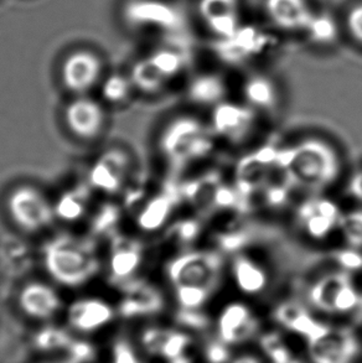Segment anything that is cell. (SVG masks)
Returning <instances> with one entry per match:
<instances>
[{
	"instance_id": "6da1fadb",
	"label": "cell",
	"mask_w": 362,
	"mask_h": 363,
	"mask_svg": "<svg viewBox=\"0 0 362 363\" xmlns=\"http://www.w3.org/2000/svg\"><path fill=\"white\" fill-rule=\"evenodd\" d=\"M227 275L225 255L214 247L175 253L167 265L179 309L204 310Z\"/></svg>"
},
{
	"instance_id": "7a4b0ae2",
	"label": "cell",
	"mask_w": 362,
	"mask_h": 363,
	"mask_svg": "<svg viewBox=\"0 0 362 363\" xmlns=\"http://www.w3.org/2000/svg\"><path fill=\"white\" fill-rule=\"evenodd\" d=\"M280 167L299 191L323 194L339 182L343 159L323 138L304 137L280 145Z\"/></svg>"
},
{
	"instance_id": "3957f363",
	"label": "cell",
	"mask_w": 362,
	"mask_h": 363,
	"mask_svg": "<svg viewBox=\"0 0 362 363\" xmlns=\"http://www.w3.org/2000/svg\"><path fill=\"white\" fill-rule=\"evenodd\" d=\"M158 145L164 162L172 170L185 172L210 162L220 143L209 122L194 114H181L163 128Z\"/></svg>"
},
{
	"instance_id": "277c9868",
	"label": "cell",
	"mask_w": 362,
	"mask_h": 363,
	"mask_svg": "<svg viewBox=\"0 0 362 363\" xmlns=\"http://www.w3.org/2000/svg\"><path fill=\"white\" fill-rule=\"evenodd\" d=\"M45 267L60 284L79 286L97 274V253L89 241L61 236L45 248Z\"/></svg>"
},
{
	"instance_id": "5b68a950",
	"label": "cell",
	"mask_w": 362,
	"mask_h": 363,
	"mask_svg": "<svg viewBox=\"0 0 362 363\" xmlns=\"http://www.w3.org/2000/svg\"><path fill=\"white\" fill-rule=\"evenodd\" d=\"M305 296L307 304L317 314L338 318L361 311V289L353 274L338 268L312 280Z\"/></svg>"
},
{
	"instance_id": "8992f818",
	"label": "cell",
	"mask_w": 362,
	"mask_h": 363,
	"mask_svg": "<svg viewBox=\"0 0 362 363\" xmlns=\"http://www.w3.org/2000/svg\"><path fill=\"white\" fill-rule=\"evenodd\" d=\"M290 213L295 231L307 241L327 243L339 237L344 210L325 192L307 194Z\"/></svg>"
},
{
	"instance_id": "52a82bcc",
	"label": "cell",
	"mask_w": 362,
	"mask_h": 363,
	"mask_svg": "<svg viewBox=\"0 0 362 363\" xmlns=\"http://www.w3.org/2000/svg\"><path fill=\"white\" fill-rule=\"evenodd\" d=\"M282 172L280 145L270 142L260 143L247 147L241 154L234 164L230 180L251 205L260 189Z\"/></svg>"
},
{
	"instance_id": "ba28073f",
	"label": "cell",
	"mask_w": 362,
	"mask_h": 363,
	"mask_svg": "<svg viewBox=\"0 0 362 363\" xmlns=\"http://www.w3.org/2000/svg\"><path fill=\"white\" fill-rule=\"evenodd\" d=\"M263 118L247 104L226 99L210 109V124L220 145L252 147L262 127Z\"/></svg>"
},
{
	"instance_id": "9c48e42d",
	"label": "cell",
	"mask_w": 362,
	"mask_h": 363,
	"mask_svg": "<svg viewBox=\"0 0 362 363\" xmlns=\"http://www.w3.org/2000/svg\"><path fill=\"white\" fill-rule=\"evenodd\" d=\"M312 363H358L362 357V340L350 326L325 325L307 342Z\"/></svg>"
},
{
	"instance_id": "30bf717a",
	"label": "cell",
	"mask_w": 362,
	"mask_h": 363,
	"mask_svg": "<svg viewBox=\"0 0 362 363\" xmlns=\"http://www.w3.org/2000/svg\"><path fill=\"white\" fill-rule=\"evenodd\" d=\"M217 339L235 347L260 337V321L251 305L245 301H230L221 308L215 319Z\"/></svg>"
},
{
	"instance_id": "8fae6325",
	"label": "cell",
	"mask_w": 362,
	"mask_h": 363,
	"mask_svg": "<svg viewBox=\"0 0 362 363\" xmlns=\"http://www.w3.org/2000/svg\"><path fill=\"white\" fill-rule=\"evenodd\" d=\"M8 210L16 226L30 233L50 226L55 216V207L43 192L31 186H21L11 192Z\"/></svg>"
},
{
	"instance_id": "7c38bea8",
	"label": "cell",
	"mask_w": 362,
	"mask_h": 363,
	"mask_svg": "<svg viewBox=\"0 0 362 363\" xmlns=\"http://www.w3.org/2000/svg\"><path fill=\"white\" fill-rule=\"evenodd\" d=\"M227 277L236 289L245 296L265 294L270 284V270L263 260L247 250L231 255Z\"/></svg>"
},
{
	"instance_id": "4fadbf2b",
	"label": "cell",
	"mask_w": 362,
	"mask_h": 363,
	"mask_svg": "<svg viewBox=\"0 0 362 363\" xmlns=\"http://www.w3.org/2000/svg\"><path fill=\"white\" fill-rule=\"evenodd\" d=\"M272 311L273 320L280 329L297 335L305 342L327 325L318 319V314L308 304L297 300H282Z\"/></svg>"
},
{
	"instance_id": "5bb4252c",
	"label": "cell",
	"mask_w": 362,
	"mask_h": 363,
	"mask_svg": "<svg viewBox=\"0 0 362 363\" xmlns=\"http://www.w3.org/2000/svg\"><path fill=\"white\" fill-rule=\"evenodd\" d=\"M192 345L190 335L182 330L153 326L144 330L142 335L143 349L147 354L165 359L169 363L187 359L186 352Z\"/></svg>"
},
{
	"instance_id": "9a60e30c",
	"label": "cell",
	"mask_w": 362,
	"mask_h": 363,
	"mask_svg": "<svg viewBox=\"0 0 362 363\" xmlns=\"http://www.w3.org/2000/svg\"><path fill=\"white\" fill-rule=\"evenodd\" d=\"M65 121L70 130L81 139H94L104 127L106 114L94 99L79 97L66 107Z\"/></svg>"
},
{
	"instance_id": "2e32d148",
	"label": "cell",
	"mask_w": 362,
	"mask_h": 363,
	"mask_svg": "<svg viewBox=\"0 0 362 363\" xmlns=\"http://www.w3.org/2000/svg\"><path fill=\"white\" fill-rule=\"evenodd\" d=\"M101 61L89 51L69 55L62 66L65 87L74 94H84L97 84L101 76Z\"/></svg>"
},
{
	"instance_id": "e0dca14e",
	"label": "cell",
	"mask_w": 362,
	"mask_h": 363,
	"mask_svg": "<svg viewBox=\"0 0 362 363\" xmlns=\"http://www.w3.org/2000/svg\"><path fill=\"white\" fill-rule=\"evenodd\" d=\"M114 316L112 306L104 300L89 298L75 301L67 310V320L72 329L89 334L106 328Z\"/></svg>"
},
{
	"instance_id": "ac0fdd59",
	"label": "cell",
	"mask_w": 362,
	"mask_h": 363,
	"mask_svg": "<svg viewBox=\"0 0 362 363\" xmlns=\"http://www.w3.org/2000/svg\"><path fill=\"white\" fill-rule=\"evenodd\" d=\"M242 102L256 111L263 118L265 116H273L280 108V94L277 84L272 79L253 74L241 86Z\"/></svg>"
},
{
	"instance_id": "d6986e66",
	"label": "cell",
	"mask_w": 362,
	"mask_h": 363,
	"mask_svg": "<svg viewBox=\"0 0 362 363\" xmlns=\"http://www.w3.org/2000/svg\"><path fill=\"white\" fill-rule=\"evenodd\" d=\"M201 18L212 33L229 39L240 25V0H201Z\"/></svg>"
},
{
	"instance_id": "ffe728a7",
	"label": "cell",
	"mask_w": 362,
	"mask_h": 363,
	"mask_svg": "<svg viewBox=\"0 0 362 363\" xmlns=\"http://www.w3.org/2000/svg\"><path fill=\"white\" fill-rule=\"evenodd\" d=\"M129 165L127 154L119 150L107 152L92 167L91 184L101 191L116 192L126 182Z\"/></svg>"
},
{
	"instance_id": "44dd1931",
	"label": "cell",
	"mask_w": 362,
	"mask_h": 363,
	"mask_svg": "<svg viewBox=\"0 0 362 363\" xmlns=\"http://www.w3.org/2000/svg\"><path fill=\"white\" fill-rule=\"evenodd\" d=\"M19 305L25 314L36 320L51 319L61 309V299L56 290L44 283H31L21 290Z\"/></svg>"
},
{
	"instance_id": "7402d4cb",
	"label": "cell",
	"mask_w": 362,
	"mask_h": 363,
	"mask_svg": "<svg viewBox=\"0 0 362 363\" xmlns=\"http://www.w3.org/2000/svg\"><path fill=\"white\" fill-rule=\"evenodd\" d=\"M186 97L194 107L212 109L229 99V86L219 74H197L187 84Z\"/></svg>"
},
{
	"instance_id": "603a6c76",
	"label": "cell",
	"mask_w": 362,
	"mask_h": 363,
	"mask_svg": "<svg viewBox=\"0 0 362 363\" xmlns=\"http://www.w3.org/2000/svg\"><path fill=\"white\" fill-rule=\"evenodd\" d=\"M265 9L274 24L285 30L307 29L314 15L307 0H265Z\"/></svg>"
},
{
	"instance_id": "cb8c5ba5",
	"label": "cell",
	"mask_w": 362,
	"mask_h": 363,
	"mask_svg": "<svg viewBox=\"0 0 362 363\" xmlns=\"http://www.w3.org/2000/svg\"><path fill=\"white\" fill-rule=\"evenodd\" d=\"M165 305L162 291L154 285L141 283L132 286L121 306V313L127 318L159 314Z\"/></svg>"
},
{
	"instance_id": "d4e9b609",
	"label": "cell",
	"mask_w": 362,
	"mask_h": 363,
	"mask_svg": "<svg viewBox=\"0 0 362 363\" xmlns=\"http://www.w3.org/2000/svg\"><path fill=\"white\" fill-rule=\"evenodd\" d=\"M142 259L143 253L139 245L124 243V245L114 250L111 259V269L117 277L127 278L136 273Z\"/></svg>"
},
{
	"instance_id": "484cf974",
	"label": "cell",
	"mask_w": 362,
	"mask_h": 363,
	"mask_svg": "<svg viewBox=\"0 0 362 363\" xmlns=\"http://www.w3.org/2000/svg\"><path fill=\"white\" fill-rule=\"evenodd\" d=\"M89 206V195L84 190L66 192L55 207V215L65 221H77Z\"/></svg>"
},
{
	"instance_id": "4316f807",
	"label": "cell",
	"mask_w": 362,
	"mask_h": 363,
	"mask_svg": "<svg viewBox=\"0 0 362 363\" xmlns=\"http://www.w3.org/2000/svg\"><path fill=\"white\" fill-rule=\"evenodd\" d=\"M339 238L343 245L362 252V206L344 211Z\"/></svg>"
},
{
	"instance_id": "83f0119b",
	"label": "cell",
	"mask_w": 362,
	"mask_h": 363,
	"mask_svg": "<svg viewBox=\"0 0 362 363\" xmlns=\"http://www.w3.org/2000/svg\"><path fill=\"white\" fill-rule=\"evenodd\" d=\"M133 86L146 92V94H157L165 87V79H163L150 60L143 61L134 67L132 77Z\"/></svg>"
},
{
	"instance_id": "f1b7e54d",
	"label": "cell",
	"mask_w": 362,
	"mask_h": 363,
	"mask_svg": "<svg viewBox=\"0 0 362 363\" xmlns=\"http://www.w3.org/2000/svg\"><path fill=\"white\" fill-rule=\"evenodd\" d=\"M260 349L270 359V363H282L294 357L292 350L289 349L288 344L284 341L283 335L277 331L260 333Z\"/></svg>"
},
{
	"instance_id": "f546056e",
	"label": "cell",
	"mask_w": 362,
	"mask_h": 363,
	"mask_svg": "<svg viewBox=\"0 0 362 363\" xmlns=\"http://www.w3.org/2000/svg\"><path fill=\"white\" fill-rule=\"evenodd\" d=\"M74 339L65 330L59 328H45L40 330L34 339V344L38 349L44 352H53L60 350H67Z\"/></svg>"
},
{
	"instance_id": "4dcf8cb0",
	"label": "cell",
	"mask_w": 362,
	"mask_h": 363,
	"mask_svg": "<svg viewBox=\"0 0 362 363\" xmlns=\"http://www.w3.org/2000/svg\"><path fill=\"white\" fill-rule=\"evenodd\" d=\"M149 60L167 84L170 79L177 77L184 67L182 59L172 51H160Z\"/></svg>"
},
{
	"instance_id": "1f68e13d",
	"label": "cell",
	"mask_w": 362,
	"mask_h": 363,
	"mask_svg": "<svg viewBox=\"0 0 362 363\" xmlns=\"http://www.w3.org/2000/svg\"><path fill=\"white\" fill-rule=\"evenodd\" d=\"M133 82L121 74H113L103 84V96L112 104L126 102L132 94Z\"/></svg>"
},
{
	"instance_id": "d6a6232c",
	"label": "cell",
	"mask_w": 362,
	"mask_h": 363,
	"mask_svg": "<svg viewBox=\"0 0 362 363\" xmlns=\"http://www.w3.org/2000/svg\"><path fill=\"white\" fill-rule=\"evenodd\" d=\"M333 262H335L338 269L345 270L353 274L358 270H362V252L353 250L348 245H344L343 248L341 245L340 248L335 250Z\"/></svg>"
},
{
	"instance_id": "836d02e7",
	"label": "cell",
	"mask_w": 362,
	"mask_h": 363,
	"mask_svg": "<svg viewBox=\"0 0 362 363\" xmlns=\"http://www.w3.org/2000/svg\"><path fill=\"white\" fill-rule=\"evenodd\" d=\"M312 39L318 43H330L336 35V29L333 20L327 16H315L310 20L307 29Z\"/></svg>"
},
{
	"instance_id": "e575fe53",
	"label": "cell",
	"mask_w": 362,
	"mask_h": 363,
	"mask_svg": "<svg viewBox=\"0 0 362 363\" xmlns=\"http://www.w3.org/2000/svg\"><path fill=\"white\" fill-rule=\"evenodd\" d=\"M67 351L70 354L69 361L72 363H89L96 357V350L87 341L74 340Z\"/></svg>"
},
{
	"instance_id": "d590c367",
	"label": "cell",
	"mask_w": 362,
	"mask_h": 363,
	"mask_svg": "<svg viewBox=\"0 0 362 363\" xmlns=\"http://www.w3.org/2000/svg\"><path fill=\"white\" fill-rule=\"evenodd\" d=\"M112 363H142L134 350L126 341H119L113 349Z\"/></svg>"
},
{
	"instance_id": "8d00e7d4",
	"label": "cell",
	"mask_w": 362,
	"mask_h": 363,
	"mask_svg": "<svg viewBox=\"0 0 362 363\" xmlns=\"http://www.w3.org/2000/svg\"><path fill=\"white\" fill-rule=\"evenodd\" d=\"M349 31L362 44V4L353 6L348 15Z\"/></svg>"
},
{
	"instance_id": "74e56055",
	"label": "cell",
	"mask_w": 362,
	"mask_h": 363,
	"mask_svg": "<svg viewBox=\"0 0 362 363\" xmlns=\"http://www.w3.org/2000/svg\"><path fill=\"white\" fill-rule=\"evenodd\" d=\"M348 194L353 201L358 202L362 206V167L353 172L349 179Z\"/></svg>"
},
{
	"instance_id": "f35d334b",
	"label": "cell",
	"mask_w": 362,
	"mask_h": 363,
	"mask_svg": "<svg viewBox=\"0 0 362 363\" xmlns=\"http://www.w3.org/2000/svg\"><path fill=\"white\" fill-rule=\"evenodd\" d=\"M229 363H265L263 359L252 354H242L232 357Z\"/></svg>"
},
{
	"instance_id": "ab89813d",
	"label": "cell",
	"mask_w": 362,
	"mask_h": 363,
	"mask_svg": "<svg viewBox=\"0 0 362 363\" xmlns=\"http://www.w3.org/2000/svg\"><path fill=\"white\" fill-rule=\"evenodd\" d=\"M282 363H302L300 361H299L298 359H295V356L294 357H292V359H288V361H285V362Z\"/></svg>"
},
{
	"instance_id": "60d3db41",
	"label": "cell",
	"mask_w": 362,
	"mask_h": 363,
	"mask_svg": "<svg viewBox=\"0 0 362 363\" xmlns=\"http://www.w3.org/2000/svg\"><path fill=\"white\" fill-rule=\"evenodd\" d=\"M175 363H190V361H189V359H182V361H179V362Z\"/></svg>"
},
{
	"instance_id": "b9f144b4",
	"label": "cell",
	"mask_w": 362,
	"mask_h": 363,
	"mask_svg": "<svg viewBox=\"0 0 362 363\" xmlns=\"http://www.w3.org/2000/svg\"><path fill=\"white\" fill-rule=\"evenodd\" d=\"M361 311H362V288H361Z\"/></svg>"
},
{
	"instance_id": "7bdbcfd3",
	"label": "cell",
	"mask_w": 362,
	"mask_h": 363,
	"mask_svg": "<svg viewBox=\"0 0 362 363\" xmlns=\"http://www.w3.org/2000/svg\"><path fill=\"white\" fill-rule=\"evenodd\" d=\"M65 363H72V362H70V361H69V362H65Z\"/></svg>"
}]
</instances>
